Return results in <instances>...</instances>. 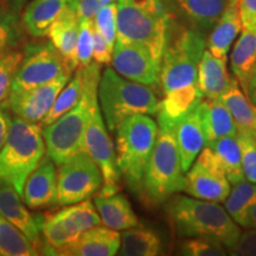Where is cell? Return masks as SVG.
I'll return each mask as SVG.
<instances>
[{
  "instance_id": "18",
  "label": "cell",
  "mask_w": 256,
  "mask_h": 256,
  "mask_svg": "<svg viewBox=\"0 0 256 256\" xmlns=\"http://www.w3.org/2000/svg\"><path fill=\"white\" fill-rule=\"evenodd\" d=\"M174 133L182 168L186 172L206 146V138L198 113V104L177 121Z\"/></svg>"
},
{
  "instance_id": "7",
  "label": "cell",
  "mask_w": 256,
  "mask_h": 256,
  "mask_svg": "<svg viewBox=\"0 0 256 256\" xmlns=\"http://www.w3.org/2000/svg\"><path fill=\"white\" fill-rule=\"evenodd\" d=\"M206 49V40L200 31L178 28L174 32L170 24L160 66L164 94L197 83L198 64Z\"/></svg>"
},
{
  "instance_id": "17",
  "label": "cell",
  "mask_w": 256,
  "mask_h": 256,
  "mask_svg": "<svg viewBox=\"0 0 256 256\" xmlns=\"http://www.w3.org/2000/svg\"><path fill=\"white\" fill-rule=\"evenodd\" d=\"M78 30L80 18L76 8L69 5L60 12L48 32L51 44L62 55L72 70L78 68V56H76Z\"/></svg>"
},
{
  "instance_id": "21",
  "label": "cell",
  "mask_w": 256,
  "mask_h": 256,
  "mask_svg": "<svg viewBox=\"0 0 256 256\" xmlns=\"http://www.w3.org/2000/svg\"><path fill=\"white\" fill-rule=\"evenodd\" d=\"M78 0H30L22 16V23L34 38L48 36L50 26L66 6L76 8Z\"/></svg>"
},
{
  "instance_id": "16",
  "label": "cell",
  "mask_w": 256,
  "mask_h": 256,
  "mask_svg": "<svg viewBox=\"0 0 256 256\" xmlns=\"http://www.w3.org/2000/svg\"><path fill=\"white\" fill-rule=\"evenodd\" d=\"M0 214L17 226L38 249L43 217L30 214L18 192L8 184H0Z\"/></svg>"
},
{
  "instance_id": "25",
  "label": "cell",
  "mask_w": 256,
  "mask_h": 256,
  "mask_svg": "<svg viewBox=\"0 0 256 256\" xmlns=\"http://www.w3.org/2000/svg\"><path fill=\"white\" fill-rule=\"evenodd\" d=\"M256 66V31L242 28L230 55V68L240 88L247 95L248 86Z\"/></svg>"
},
{
  "instance_id": "35",
  "label": "cell",
  "mask_w": 256,
  "mask_h": 256,
  "mask_svg": "<svg viewBox=\"0 0 256 256\" xmlns=\"http://www.w3.org/2000/svg\"><path fill=\"white\" fill-rule=\"evenodd\" d=\"M83 92V69H78L74 78L64 86L60 94L57 95L52 107L50 108L49 113L42 121L40 127H46L52 124L58 118L69 112L72 107H75L81 100Z\"/></svg>"
},
{
  "instance_id": "8",
  "label": "cell",
  "mask_w": 256,
  "mask_h": 256,
  "mask_svg": "<svg viewBox=\"0 0 256 256\" xmlns=\"http://www.w3.org/2000/svg\"><path fill=\"white\" fill-rule=\"evenodd\" d=\"M118 43L142 46L162 62V52L171 24L166 11H154L128 0H118Z\"/></svg>"
},
{
  "instance_id": "27",
  "label": "cell",
  "mask_w": 256,
  "mask_h": 256,
  "mask_svg": "<svg viewBox=\"0 0 256 256\" xmlns=\"http://www.w3.org/2000/svg\"><path fill=\"white\" fill-rule=\"evenodd\" d=\"M55 215L64 228L75 238H78L80 235L88 229L101 224L100 215L96 210L95 204H92L89 198L78 203L70 204Z\"/></svg>"
},
{
  "instance_id": "29",
  "label": "cell",
  "mask_w": 256,
  "mask_h": 256,
  "mask_svg": "<svg viewBox=\"0 0 256 256\" xmlns=\"http://www.w3.org/2000/svg\"><path fill=\"white\" fill-rule=\"evenodd\" d=\"M220 100L232 113L238 130H247L256 138V106L242 92L236 80Z\"/></svg>"
},
{
  "instance_id": "50",
  "label": "cell",
  "mask_w": 256,
  "mask_h": 256,
  "mask_svg": "<svg viewBox=\"0 0 256 256\" xmlns=\"http://www.w3.org/2000/svg\"><path fill=\"white\" fill-rule=\"evenodd\" d=\"M101 2H102V6H104V5L110 4V2H114L115 0H101Z\"/></svg>"
},
{
  "instance_id": "40",
  "label": "cell",
  "mask_w": 256,
  "mask_h": 256,
  "mask_svg": "<svg viewBox=\"0 0 256 256\" xmlns=\"http://www.w3.org/2000/svg\"><path fill=\"white\" fill-rule=\"evenodd\" d=\"M116 14L118 5L114 2L102 6L92 19L94 26L100 31L112 50L114 49L115 40H116Z\"/></svg>"
},
{
  "instance_id": "13",
  "label": "cell",
  "mask_w": 256,
  "mask_h": 256,
  "mask_svg": "<svg viewBox=\"0 0 256 256\" xmlns=\"http://www.w3.org/2000/svg\"><path fill=\"white\" fill-rule=\"evenodd\" d=\"M70 75L72 72H66L46 84L26 90L11 92L6 107L14 112L16 116L28 122L40 124L52 107L57 95L68 83Z\"/></svg>"
},
{
  "instance_id": "3",
  "label": "cell",
  "mask_w": 256,
  "mask_h": 256,
  "mask_svg": "<svg viewBox=\"0 0 256 256\" xmlns=\"http://www.w3.org/2000/svg\"><path fill=\"white\" fill-rule=\"evenodd\" d=\"M158 115V133L144 177L142 192L152 204H162L172 194L183 191L182 168L174 128L177 121Z\"/></svg>"
},
{
  "instance_id": "12",
  "label": "cell",
  "mask_w": 256,
  "mask_h": 256,
  "mask_svg": "<svg viewBox=\"0 0 256 256\" xmlns=\"http://www.w3.org/2000/svg\"><path fill=\"white\" fill-rule=\"evenodd\" d=\"M230 185L214 152L204 146L184 176L183 192L198 200L223 203L232 188Z\"/></svg>"
},
{
  "instance_id": "4",
  "label": "cell",
  "mask_w": 256,
  "mask_h": 256,
  "mask_svg": "<svg viewBox=\"0 0 256 256\" xmlns=\"http://www.w3.org/2000/svg\"><path fill=\"white\" fill-rule=\"evenodd\" d=\"M42 127L14 116L0 150V184H8L23 197L24 184L46 156Z\"/></svg>"
},
{
  "instance_id": "31",
  "label": "cell",
  "mask_w": 256,
  "mask_h": 256,
  "mask_svg": "<svg viewBox=\"0 0 256 256\" xmlns=\"http://www.w3.org/2000/svg\"><path fill=\"white\" fill-rule=\"evenodd\" d=\"M203 98L197 83L165 92L164 100L160 102L158 113L170 120L178 121L194 110Z\"/></svg>"
},
{
  "instance_id": "19",
  "label": "cell",
  "mask_w": 256,
  "mask_h": 256,
  "mask_svg": "<svg viewBox=\"0 0 256 256\" xmlns=\"http://www.w3.org/2000/svg\"><path fill=\"white\" fill-rule=\"evenodd\" d=\"M226 69V60L214 56L206 49L198 64L197 86L203 98L220 100L234 82Z\"/></svg>"
},
{
  "instance_id": "1",
  "label": "cell",
  "mask_w": 256,
  "mask_h": 256,
  "mask_svg": "<svg viewBox=\"0 0 256 256\" xmlns=\"http://www.w3.org/2000/svg\"><path fill=\"white\" fill-rule=\"evenodd\" d=\"M168 215L180 238H208L232 248L241 234V226L216 202L177 194L168 200Z\"/></svg>"
},
{
  "instance_id": "5",
  "label": "cell",
  "mask_w": 256,
  "mask_h": 256,
  "mask_svg": "<svg viewBox=\"0 0 256 256\" xmlns=\"http://www.w3.org/2000/svg\"><path fill=\"white\" fill-rule=\"evenodd\" d=\"M98 96L104 124L110 132H115L132 115L156 114L160 104L151 87L124 78L110 68L100 78Z\"/></svg>"
},
{
  "instance_id": "47",
  "label": "cell",
  "mask_w": 256,
  "mask_h": 256,
  "mask_svg": "<svg viewBox=\"0 0 256 256\" xmlns=\"http://www.w3.org/2000/svg\"><path fill=\"white\" fill-rule=\"evenodd\" d=\"M247 98L256 106V66H255L254 72H252V80H250V82H249V86H248Z\"/></svg>"
},
{
  "instance_id": "46",
  "label": "cell",
  "mask_w": 256,
  "mask_h": 256,
  "mask_svg": "<svg viewBox=\"0 0 256 256\" xmlns=\"http://www.w3.org/2000/svg\"><path fill=\"white\" fill-rule=\"evenodd\" d=\"M11 118L4 108H0V150L2 148L8 139L10 127H11Z\"/></svg>"
},
{
  "instance_id": "48",
  "label": "cell",
  "mask_w": 256,
  "mask_h": 256,
  "mask_svg": "<svg viewBox=\"0 0 256 256\" xmlns=\"http://www.w3.org/2000/svg\"><path fill=\"white\" fill-rule=\"evenodd\" d=\"M5 2H8V8L11 11L19 12L28 2H30V0H5Z\"/></svg>"
},
{
  "instance_id": "43",
  "label": "cell",
  "mask_w": 256,
  "mask_h": 256,
  "mask_svg": "<svg viewBox=\"0 0 256 256\" xmlns=\"http://www.w3.org/2000/svg\"><path fill=\"white\" fill-rule=\"evenodd\" d=\"M113 50L108 46L100 31L94 26V50H92V58L98 64H108L112 62Z\"/></svg>"
},
{
  "instance_id": "45",
  "label": "cell",
  "mask_w": 256,
  "mask_h": 256,
  "mask_svg": "<svg viewBox=\"0 0 256 256\" xmlns=\"http://www.w3.org/2000/svg\"><path fill=\"white\" fill-rule=\"evenodd\" d=\"M101 8V0H78L76 12H78L80 20H82V19H92V20Z\"/></svg>"
},
{
  "instance_id": "22",
  "label": "cell",
  "mask_w": 256,
  "mask_h": 256,
  "mask_svg": "<svg viewBox=\"0 0 256 256\" xmlns=\"http://www.w3.org/2000/svg\"><path fill=\"white\" fill-rule=\"evenodd\" d=\"M198 113L206 138V146L220 138L238 136V124L232 113L220 100L202 98L198 104Z\"/></svg>"
},
{
  "instance_id": "33",
  "label": "cell",
  "mask_w": 256,
  "mask_h": 256,
  "mask_svg": "<svg viewBox=\"0 0 256 256\" xmlns=\"http://www.w3.org/2000/svg\"><path fill=\"white\" fill-rule=\"evenodd\" d=\"M224 203L230 217L244 228L249 211L256 204V184L248 180L234 184Z\"/></svg>"
},
{
  "instance_id": "38",
  "label": "cell",
  "mask_w": 256,
  "mask_h": 256,
  "mask_svg": "<svg viewBox=\"0 0 256 256\" xmlns=\"http://www.w3.org/2000/svg\"><path fill=\"white\" fill-rule=\"evenodd\" d=\"M23 52L10 51L0 57V108H5Z\"/></svg>"
},
{
  "instance_id": "30",
  "label": "cell",
  "mask_w": 256,
  "mask_h": 256,
  "mask_svg": "<svg viewBox=\"0 0 256 256\" xmlns=\"http://www.w3.org/2000/svg\"><path fill=\"white\" fill-rule=\"evenodd\" d=\"M177 8L192 24L202 30L215 26L226 0H174Z\"/></svg>"
},
{
  "instance_id": "49",
  "label": "cell",
  "mask_w": 256,
  "mask_h": 256,
  "mask_svg": "<svg viewBox=\"0 0 256 256\" xmlns=\"http://www.w3.org/2000/svg\"><path fill=\"white\" fill-rule=\"evenodd\" d=\"M244 228H255L256 229V204L249 211L247 220H246Z\"/></svg>"
},
{
  "instance_id": "9",
  "label": "cell",
  "mask_w": 256,
  "mask_h": 256,
  "mask_svg": "<svg viewBox=\"0 0 256 256\" xmlns=\"http://www.w3.org/2000/svg\"><path fill=\"white\" fill-rule=\"evenodd\" d=\"M104 184L100 168L86 151L78 152L57 170V204L70 206L90 198Z\"/></svg>"
},
{
  "instance_id": "41",
  "label": "cell",
  "mask_w": 256,
  "mask_h": 256,
  "mask_svg": "<svg viewBox=\"0 0 256 256\" xmlns=\"http://www.w3.org/2000/svg\"><path fill=\"white\" fill-rule=\"evenodd\" d=\"M94 50V22L92 19L80 20V30L76 46L78 69L87 68L92 60Z\"/></svg>"
},
{
  "instance_id": "15",
  "label": "cell",
  "mask_w": 256,
  "mask_h": 256,
  "mask_svg": "<svg viewBox=\"0 0 256 256\" xmlns=\"http://www.w3.org/2000/svg\"><path fill=\"white\" fill-rule=\"evenodd\" d=\"M22 198L31 209H44L57 204L56 164L50 156H44L28 176Z\"/></svg>"
},
{
  "instance_id": "10",
  "label": "cell",
  "mask_w": 256,
  "mask_h": 256,
  "mask_svg": "<svg viewBox=\"0 0 256 256\" xmlns=\"http://www.w3.org/2000/svg\"><path fill=\"white\" fill-rule=\"evenodd\" d=\"M84 151L95 160L100 168L104 184L100 196L116 194L120 185V172L116 165V156L113 142L107 132L98 100L92 101L89 119L84 132Z\"/></svg>"
},
{
  "instance_id": "24",
  "label": "cell",
  "mask_w": 256,
  "mask_h": 256,
  "mask_svg": "<svg viewBox=\"0 0 256 256\" xmlns=\"http://www.w3.org/2000/svg\"><path fill=\"white\" fill-rule=\"evenodd\" d=\"M121 235L118 230L96 226L80 235L72 256H113L119 252Z\"/></svg>"
},
{
  "instance_id": "34",
  "label": "cell",
  "mask_w": 256,
  "mask_h": 256,
  "mask_svg": "<svg viewBox=\"0 0 256 256\" xmlns=\"http://www.w3.org/2000/svg\"><path fill=\"white\" fill-rule=\"evenodd\" d=\"M40 254L23 232L0 214V255L34 256Z\"/></svg>"
},
{
  "instance_id": "26",
  "label": "cell",
  "mask_w": 256,
  "mask_h": 256,
  "mask_svg": "<svg viewBox=\"0 0 256 256\" xmlns=\"http://www.w3.org/2000/svg\"><path fill=\"white\" fill-rule=\"evenodd\" d=\"M162 242L154 230L138 226L124 230L119 254L124 256H158L162 254Z\"/></svg>"
},
{
  "instance_id": "37",
  "label": "cell",
  "mask_w": 256,
  "mask_h": 256,
  "mask_svg": "<svg viewBox=\"0 0 256 256\" xmlns=\"http://www.w3.org/2000/svg\"><path fill=\"white\" fill-rule=\"evenodd\" d=\"M179 254L184 256H226V246L208 238H182L179 241Z\"/></svg>"
},
{
  "instance_id": "2",
  "label": "cell",
  "mask_w": 256,
  "mask_h": 256,
  "mask_svg": "<svg viewBox=\"0 0 256 256\" xmlns=\"http://www.w3.org/2000/svg\"><path fill=\"white\" fill-rule=\"evenodd\" d=\"M100 66L90 63L83 69V92L78 104L52 124L42 127L46 154L57 166L84 151V132L92 101L98 98Z\"/></svg>"
},
{
  "instance_id": "28",
  "label": "cell",
  "mask_w": 256,
  "mask_h": 256,
  "mask_svg": "<svg viewBox=\"0 0 256 256\" xmlns=\"http://www.w3.org/2000/svg\"><path fill=\"white\" fill-rule=\"evenodd\" d=\"M214 152L218 160L220 168L228 178L229 183L234 185L246 180L242 168L241 148H240L238 136H223L206 145Z\"/></svg>"
},
{
  "instance_id": "20",
  "label": "cell",
  "mask_w": 256,
  "mask_h": 256,
  "mask_svg": "<svg viewBox=\"0 0 256 256\" xmlns=\"http://www.w3.org/2000/svg\"><path fill=\"white\" fill-rule=\"evenodd\" d=\"M208 40V50L218 58L226 60L230 46L242 31L240 0H226L222 14Z\"/></svg>"
},
{
  "instance_id": "42",
  "label": "cell",
  "mask_w": 256,
  "mask_h": 256,
  "mask_svg": "<svg viewBox=\"0 0 256 256\" xmlns=\"http://www.w3.org/2000/svg\"><path fill=\"white\" fill-rule=\"evenodd\" d=\"M228 254L235 256H256V229L246 228L240 234L238 241L228 250Z\"/></svg>"
},
{
  "instance_id": "32",
  "label": "cell",
  "mask_w": 256,
  "mask_h": 256,
  "mask_svg": "<svg viewBox=\"0 0 256 256\" xmlns=\"http://www.w3.org/2000/svg\"><path fill=\"white\" fill-rule=\"evenodd\" d=\"M42 234L44 238V252L50 255H72V250L78 242L63 226L55 214L43 217Z\"/></svg>"
},
{
  "instance_id": "6",
  "label": "cell",
  "mask_w": 256,
  "mask_h": 256,
  "mask_svg": "<svg viewBox=\"0 0 256 256\" xmlns=\"http://www.w3.org/2000/svg\"><path fill=\"white\" fill-rule=\"evenodd\" d=\"M116 165L130 188L142 194L144 177L154 147L158 124L150 115L136 114L116 128Z\"/></svg>"
},
{
  "instance_id": "23",
  "label": "cell",
  "mask_w": 256,
  "mask_h": 256,
  "mask_svg": "<svg viewBox=\"0 0 256 256\" xmlns=\"http://www.w3.org/2000/svg\"><path fill=\"white\" fill-rule=\"evenodd\" d=\"M94 204L100 215L101 223L108 228L124 232L139 224V220L132 206L124 194H116L110 196H96Z\"/></svg>"
},
{
  "instance_id": "44",
  "label": "cell",
  "mask_w": 256,
  "mask_h": 256,
  "mask_svg": "<svg viewBox=\"0 0 256 256\" xmlns=\"http://www.w3.org/2000/svg\"><path fill=\"white\" fill-rule=\"evenodd\" d=\"M242 28L256 31V0H240Z\"/></svg>"
},
{
  "instance_id": "36",
  "label": "cell",
  "mask_w": 256,
  "mask_h": 256,
  "mask_svg": "<svg viewBox=\"0 0 256 256\" xmlns=\"http://www.w3.org/2000/svg\"><path fill=\"white\" fill-rule=\"evenodd\" d=\"M22 38L17 12L0 8V57L12 51Z\"/></svg>"
},
{
  "instance_id": "11",
  "label": "cell",
  "mask_w": 256,
  "mask_h": 256,
  "mask_svg": "<svg viewBox=\"0 0 256 256\" xmlns=\"http://www.w3.org/2000/svg\"><path fill=\"white\" fill-rule=\"evenodd\" d=\"M62 55L51 43H30L24 48L12 92L46 84L60 75L72 72Z\"/></svg>"
},
{
  "instance_id": "14",
  "label": "cell",
  "mask_w": 256,
  "mask_h": 256,
  "mask_svg": "<svg viewBox=\"0 0 256 256\" xmlns=\"http://www.w3.org/2000/svg\"><path fill=\"white\" fill-rule=\"evenodd\" d=\"M112 64L115 72L130 81L148 87H156L160 82L162 62L142 46L115 42Z\"/></svg>"
},
{
  "instance_id": "39",
  "label": "cell",
  "mask_w": 256,
  "mask_h": 256,
  "mask_svg": "<svg viewBox=\"0 0 256 256\" xmlns=\"http://www.w3.org/2000/svg\"><path fill=\"white\" fill-rule=\"evenodd\" d=\"M238 142L241 148L242 168L246 180L256 184V138L247 130H238Z\"/></svg>"
}]
</instances>
